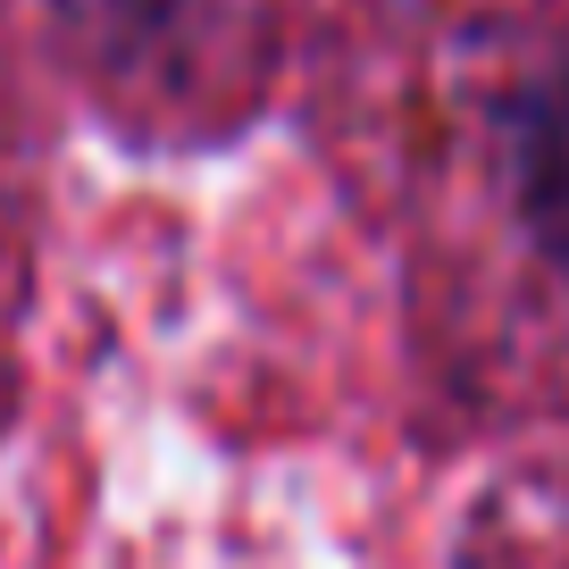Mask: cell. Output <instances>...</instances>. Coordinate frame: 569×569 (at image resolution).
Masks as SVG:
<instances>
[{
    "instance_id": "6da1fadb",
    "label": "cell",
    "mask_w": 569,
    "mask_h": 569,
    "mask_svg": "<svg viewBox=\"0 0 569 569\" xmlns=\"http://www.w3.org/2000/svg\"><path fill=\"white\" fill-rule=\"evenodd\" d=\"M519 210H528L536 243L569 260V68L536 92L528 126H519Z\"/></svg>"
}]
</instances>
